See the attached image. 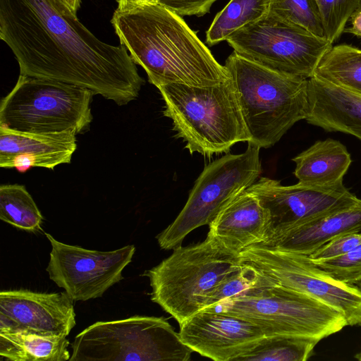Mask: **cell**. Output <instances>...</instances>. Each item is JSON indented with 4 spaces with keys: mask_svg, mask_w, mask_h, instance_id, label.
Wrapping results in <instances>:
<instances>
[{
    "mask_svg": "<svg viewBox=\"0 0 361 361\" xmlns=\"http://www.w3.org/2000/svg\"><path fill=\"white\" fill-rule=\"evenodd\" d=\"M0 38L20 75L80 86L118 105L145 82L125 46L99 39L54 0H0Z\"/></svg>",
    "mask_w": 361,
    "mask_h": 361,
    "instance_id": "1",
    "label": "cell"
},
{
    "mask_svg": "<svg viewBox=\"0 0 361 361\" xmlns=\"http://www.w3.org/2000/svg\"><path fill=\"white\" fill-rule=\"evenodd\" d=\"M111 22L121 44L157 87L211 86L231 78L180 16L160 4L131 12L116 10Z\"/></svg>",
    "mask_w": 361,
    "mask_h": 361,
    "instance_id": "2",
    "label": "cell"
},
{
    "mask_svg": "<svg viewBox=\"0 0 361 361\" xmlns=\"http://www.w3.org/2000/svg\"><path fill=\"white\" fill-rule=\"evenodd\" d=\"M164 101L163 114L171 119L175 137L192 154L228 152L250 140L231 79L211 86L169 83L157 87Z\"/></svg>",
    "mask_w": 361,
    "mask_h": 361,
    "instance_id": "3",
    "label": "cell"
},
{
    "mask_svg": "<svg viewBox=\"0 0 361 361\" xmlns=\"http://www.w3.org/2000/svg\"><path fill=\"white\" fill-rule=\"evenodd\" d=\"M251 142L269 148L308 110V79L283 73L233 52L225 63Z\"/></svg>",
    "mask_w": 361,
    "mask_h": 361,
    "instance_id": "4",
    "label": "cell"
},
{
    "mask_svg": "<svg viewBox=\"0 0 361 361\" xmlns=\"http://www.w3.org/2000/svg\"><path fill=\"white\" fill-rule=\"evenodd\" d=\"M242 266L240 255L207 234L200 243L174 247L169 257L144 275L149 279L151 300L180 325L202 310L214 288Z\"/></svg>",
    "mask_w": 361,
    "mask_h": 361,
    "instance_id": "5",
    "label": "cell"
},
{
    "mask_svg": "<svg viewBox=\"0 0 361 361\" xmlns=\"http://www.w3.org/2000/svg\"><path fill=\"white\" fill-rule=\"evenodd\" d=\"M257 272L250 288L214 308L256 324L265 336L294 335L321 341L347 326L344 317L331 307Z\"/></svg>",
    "mask_w": 361,
    "mask_h": 361,
    "instance_id": "6",
    "label": "cell"
},
{
    "mask_svg": "<svg viewBox=\"0 0 361 361\" xmlns=\"http://www.w3.org/2000/svg\"><path fill=\"white\" fill-rule=\"evenodd\" d=\"M88 89L51 79L20 75L1 102L0 127L25 133L82 131L90 124Z\"/></svg>",
    "mask_w": 361,
    "mask_h": 361,
    "instance_id": "7",
    "label": "cell"
},
{
    "mask_svg": "<svg viewBox=\"0 0 361 361\" xmlns=\"http://www.w3.org/2000/svg\"><path fill=\"white\" fill-rule=\"evenodd\" d=\"M70 361H187L192 350L162 317L97 322L79 333Z\"/></svg>",
    "mask_w": 361,
    "mask_h": 361,
    "instance_id": "8",
    "label": "cell"
},
{
    "mask_svg": "<svg viewBox=\"0 0 361 361\" xmlns=\"http://www.w3.org/2000/svg\"><path fill=\"white\" fill-rule=\"evenodd\" d=\"M260 149L247 142L243 153L226 154L206 165L181 212L157 236L159 247L171 250L180 245L188 234L209 225L224 206L257 180Z\"/></svg>",
    "mask_w": 361,
    "mask_h": 361,
    "instance_id": "9",
    "label": "cell"
},
{
    "mask_svg": "<svg viewBox=\"0 0 361 361\" xmlns=\"http://www.w3.org/2000/svg\"><path fill=\"white\" fill-rule=\"evenodd\" d=\"M226 41L243 58L305 79L313 77L333 46L326 38L269 15L235 31Z\"/></svg>",
    "mask_w": 361,
    "mask_h": 361,
    "instance_id": "10",
    "label": "cell"
},
{
    "mask_svg": "<svg viewBox=\"0 0 361 361\" xmlns=\"http://www.w3.org/2000/svg\"><path fill=\"white\" fill-rule=\"evenodd\" d=\"M248 264L279 284L307 295L340 312L347 326H361V283L341 282L307 255L254 245L240 254Z\"/></svg>",
    "mask_w": 361,
    "mask_h": 361,
    "instance_id": "11",
    "label": "cell"
},
{
    "mask_svg": "<svg viewBox=\"0 0 361 361\" xmlns=\"http://www.w3.org/2000/svg\"><path fill=\"white\" fill-rule=\"evenodd\" d=\"M51 250L46 268L49 279L75 301L102 297L123 279L122 271L131 262L133 245L113 251H97L71 245L45 233Z\"/></svg>",
    "mask_w": 361,
    "mask_h": 361,
    "instance_id": "12",
    "label": "cell"
},
{
    "mask_svg": "<svg viewBox=\"0 0 361 361\" xmlns=\"http://www.w3.org/2000/svg\"><path fill=\"white\" fill-rule=\"evenodd\" d=\"M246 190L255 195L269 212L270 224L265 240L360 200L343 183L318 186L298 182L282 185L280 181L266 177L256 180Z\"/></svg>",
    "mask_w": 361,
    "mask_h": 361,
    "instance_id": "13",
    "label": "cell"
},
{
    "mask_svg": "<svg viewBox=\"0 0 361 361\" xmlns=\"http://www.w3.org/2000/svg\"><path fill=\"white\" fill-rule=\"evenodd\" d=\"M181 341L215 361H235L265 336L256 324L215 308L203 309L180 324Z\"/></svg>",
    "mask_w": 361,
    "mask_h": 361,
    "instance_id": "14",
    "label": "cell"
},
{
    "mask_svg": "<svg viewBox=\"0 0 361 361\" xmlns=\"http://www.w3.org/2000/svg\"><path fill=\"white\" fill-rule=\"evenodd\" d=\"M73 300L64 292H0V331L67 337L75 326Z\"/></svg>",
    "mask_w": 361,
    "mask_h": 361,
    "instance_id": "15",
    "label": "cell"
},
{
    "mask_svg": "<svg viewBox=\"0 0 361 361\" xmlns=\"http://www.w3.org/2000/svg\"><path fill=\"white\" fill-rule=\"evenodd\" d=\"M77 133H25L0 127V166L24 173L31 167L54 169L68 164L76 149Z\"/></svg>",
    "mask_w": 361,
    "mask_h": 361,
    "instance_id": "16",
    "label": "cell"
},
{
    "mask_svg": "<svg viewBox=\"0 0 361 361\" xmlns=\"http://www.w3.org/2000/svg\"><path fill=\"white\" fill-rule=\"evenodd\" d=\"M269 224L268 211L245 190L221 209L209 225L208 234L240 255L246 248L266 240Z\"/></svg>",
    "mask_w": 361,
    "mask_h": 361,
    "instance_id": "17",
    "label": "cell"
},
{
    "mask_svg": "<svg viewBox=\"0 0 361 361\" xmlns=\"http://www.w3.org/2000/svg\"><path fill=\"white\" fill-rule=\"evenodd\" d=\"M353 232H361V199L256 245L309 256L332 239Z\"/></svg>",
    "mask_w": 361,
    "mask_h": 361,
    "instance_id": "18",
    "label": "cell"
},
{
    "mask_svg": "<svg viewBox=\"0 0 361 361\" xmlns=\"http://www.w3.org/2000/svg\"><path fill=\"white\" fill-rule=\"evenodd\" d=\"M307 122L328 132H341L361 140V94L308 79Z\"/></svg>",
    "mask_w": 361,
    "mask_h": 361,
    "instance_id": "19",
    "label": "cell"
},
{
    "mask_svg": "<svg viewBox=\"0 0 361 361\" xmlns=\"http://www.w3.org/2000/svg\"><path fill=\"white\" fill-rule=\"evenodd\" d=\"M293 161L295 164L294 175L298 182L318 186L343 183L352 162L346 147L331 138L316 141Z\"/></svg>",
    "mask_w": 361,
    "mask_h": 361,
    "instance_id": "20",
    "label": "cell"
},
{
    "mask_svg": "<svg viewBox=\"0 0 361 361\" xmlns=\"http://www.w3.org/2000/svg\"><path fill=\"white\" fill-rule=\"evenodd\" d=\"M69 341L64 336L0 331V356L11 361H67Z\"/></svg>",
    "mask_w": 361,
    "mask_h": 361,
    "instance_id": "21",
    "label": "cell"
},
{
    "mask_svg": "<svg viewBox=\"0 0 361 361\" xmlns=\"http://www.w3.org/2000/svg\"><path fill=\"white\" fill-rule=\"evenodd\" d=\"M313 77L361 94V49L348 44L332 46L320 60Z\"/></svg>",
    "mask_w": 361,
    "mask_h": 361,
    "instance_id": "22",
    "label": "cell"
},
{
    "mask_svg": "<svg viewBox=\"0 0 361 361\" xmlns=\"http://www.w3.org/2000/svg\"><path fill=\"white\" fill-rule=\"evenodd\" d=\"M319 341L294 335L264 336L235 361H305Z\"/></svg>",
    "mask_w": 361,
    "mask_h": 361,
    "instance_id": "23",
    "label": "cell"
},
{
    "mask_svg": "<svg viewBox=\"0 0 361 361\" xmlns=\"http://www.w3.org/2000/svg\"><path fill=\"white\" fill-rule=\"evenodd\" d=\"M271 0H231L216 15L207 31V43L214 45L235 31L261 20L269 13Z\"/></svg>",
    "mask_w": 361,
    "mask_h": 361,
    "instance_id": "24",
    "label": "cell"
},
{
    "mask_svg": "<svg viewBox=\"0 0 361 361\" xmlns=\"http://www.w3.org/2000/svg\"><path fill=\"white\" fill-rule=\"evenodd\" d=\"M0 219L29 232L41 230L43 216L34 200L22 185L0 186Z\"/></svg>",
    "mask_w": 361,
    "mask_h": 361,
    "instance_id": "25",
    "label": "cell"
},
{
    "mask_svg": "<svg viewBox=\"0 0 361 361\" xmlns=\"http://www.w3.org/2000/svg\"><path fill=\"white\" fill-rule=\"evenodd\" d=\"M269 16L325 37L322 18L314 0H271Z\"/></svg>",
    "mask_w": 361,
    "mask_h": 361,
    "instance_id": "26",
    "label": "cell"
},
{
    "mask_svg": "<svg viewBox=\"0 0 361 361\" xmlns=\"http://www.w3.org/2000/svg\"><path fill=\"white\" fill-rule=\"evenodd\" d=\"M322 18L326 39L332 44L344 32L346 23L361 11V0H314Z\"/></svg>",
    "mask_w": 361,
    "mask_h": 361,
    "instance_id": "27",
    "label": "cell"
},
{
    "mask_svg": "<svg viewBox=\"0 0 361 361\" xmlns=\"http://www.w3.org/2000/svg\"><path fill=\"white\" fill-rule=\"evenodd\" d=\"M257 276L255 268L243 263L238 270L224 278L209 293L203 309L214 308L221 302L240 295L255 283Z\"/></svg>",
    "mask_w": 361,
    "mask_h": 361,
    "instance_id": "28",
    "label": "cell"
},
{
    "mask_svg": "<svg viewBox=\"0 0 361 361\" xmlns=\"http://www.w3.org/2000/svg\"><path fill=\"white\" fill-rule=\"evenodd\" d=\"M312 261L317 267L341 282L361 283V244L341 256Z\"/></svg>",
    "mask_w": 361,
    "mask_h": 361,
    "instance_id": "29",
    "label": "cell"
},
{
    "mask_svg": "<svg viewBox=\"0 0 361 361\" xmlns=\"http://www.w3.org/2000/svg\"><path fill=\"white\" fill-rule=\"evenodd\" d=\"M361 244V232L341 235L329 241L309 257L312 260H322L344 255Z\"/></svg>",
    "mask_w": 361,
    "mask_h": 361,
    "instance_id": "30",
    "label": "cell"
},
{
    "mask_svg": "<svg viewBox=\"0 0 361 361\" xmlns=\"http://www.w3.org/2000/svg\"><path fill=\"white\" fill-rule=\"evenodd\" d=\"M217 0H158L159 4L176 14L202 16L209 11Z\"/></svg>",
    "mask_w": 361,
    "mask_h": 361,
    "instance_id": "31",
    "label": "cell"
},
{
    "mask_svg": "<svg viewBox=\"0 0 361 361\" xmlns=\"http://www.w3.org/2000/svg\"><path fill=\"white\" fill-rule=\"evenodd\" d=\"M120 12H131L146 6L159 4L158 0H116Z\"/></svg>",
    "mask_w": 361,
    "mask_h": 361,
    "instance_id": "32",
    "label": "cell"
},
{
    "mask_svg": "<svg viewBox=\"0 0 361 361\" xmlns=\"http://www.w3.org/2000/svg\"><path fill=\"white\" fill-rule=\"evenodd\" d=\"M351 26L345 27L344 32L361 37V11L355 13L350 18Z\"/></svg>",
    "mask_w": 361,
    "mask_h": 361,
    "instance_id": "33",
    "label": "cell"
},
{
    "mask_svg": "<svg viewBox=\"0 0 361 361\" xmlns=\"http://www.w3.org/2000/svg\"><path fill=\"white\" fill-rule=\"evenodd\" d=\"M61 7L68 10L71 13L76 15L78 11L81 0H54Z\"/></svg>",
    "mask_w": 361,
    "mask_h": 361,
    "instance_id": "34",
    "label": "cell"
},
{
    "mask_svg": "<svg viewBox=\"0 0 361 361\" xmlns=\"http://www.w3.org/2000/svg\"><path fill=\"white\" fill-rule=\"evenodd\" d=\"M355 358L359 361H361V349L355 355Z\"/></svg>",
    "mask_w": 361,
    "mask_h": 361,
    "instance_id": "35",
    "label": "cell"
}]
</instances>
